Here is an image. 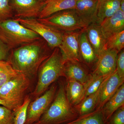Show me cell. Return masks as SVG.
<instances>
[{
	"instance_id": "obj_6",
	"label": "cell",
	"mask_w": 124,
	"mask_h": 124,
	"mask_svg": "<svg viewBox=\"0 0 124 124\" xmlns=\"http://www.w3.org/2000/svg\"><path fill=\"white\" fill-rule=\"evenodd\" d=\"M39 22L63 32L80 31L86 28L75 9L59 11Z\"/></svg>"
},
{
	"instance_id": "obj_1",
	"label": "cell",
	"mask_w": 124,
	"mask_h": 124,
	"mask_svg": "<svg viewBox=\"0 0 124 124\" xmlns=\"http://www.w3.org/2000/svg\"><path fill=\"white\" fill-rule=\"evenodd\" d=\"M53 50L41 38L14 49L7 61L14 69L30 79L38 73L40 66Z\"/></svg>"
},
{
	"instance_id": "obj_19",
	"label": "cell",
	"mask_w": 124,
	"mask_h": 124,
	"mask_svg": "<svg viewBox=\"0 0 124 124\" xmlns=\"http://www.w3.org/2000/svg\"><path fill=\"white\" fill-rule=\"evenodd\" d=\"M65 90L68 100L73 107L79 105L84 99L85 87L78 81L67 80Z\"/></svg>"
},
{
	"instance_id": "obj_20",
	"label": "cell",
	"mask_w": 124,
	"mask_h": 124,
	"mask_svg": "<svg viewBox=\"0 0 124 124\" xmlns=\"http://www.w3.org/2000/svg\"><path fill=\"white\" fill-rule=\"evenodd\" d=\"M123 106H124V84L104 104L101 110L105 122L110 119L116 110Z\"/></svg>"
},
{
	"instance_id": "obj_15",
	"label": "cell",
	"mask_w": 124,
	"mask_h": 124,
	"mask_svg": "<svg viewBox=\"0 0 124 124\" xmlns=\"http://www.w3.org/2000/svg\"><path fill=\"white\" fill-rule=\"evenodd\" d=\"M80 62L67 60L64 64L65 77L67 80H73L85 85L91 78L86 69Z\"/></svg>"
},
{
	"instance_id": "obj_7",
	"label": "cell",
	"mask_w": 124,
	"mask_h": 124,
	"mask_svg": "<svg viewBox=\"0 0 124 124\" xmlns=\"http://www.w3.org/2000/svg\"><path fill=\"white\" fill-rule=\"evenodd\" d=\"M15 19L23 26L38 34L52 50L60 46L64 32L44 24L35 18H17Z\"/></svg>"
},
{
	"instance_id": "obj_12",
	"label": "cell",
	"mask_w": 124,
	"mask_h": 124,
	"mask_svg": "<svg viewBox=\"0 0 124 124\" xmlns=\"http://www.w3.org/2000/svg\"><path fill=\"white\" fill-rule=\"evenodd\" d=\"M118 52L115 50L106 49L98 57L93 74L107 77L114 73L116 69Z\"/></svg>"
},
{
	"instance_id": "obj_31",
	"label": "cell",
	"mask_w": 124,
	"mask_h": 124,
	"mask_svg": "<svg viewBox=\"0 0 124 124\" xmlns=\"http://www.w3.org/2000/svg\"><path fill=\"white\" fill-rule=\"evenodd\" d=\"M116 71L120 77L124 78V50L119 52L116 60Z\"/></svg>"
},
{
	"instance_id": "obj_17",
	"label": "cell",
	"mask_w": 124,
	"mask_h": 124,
	"mask_svg": "<svg viewBox=\"0 0 124 124\" xmlns=\"http://www.w3.org/2000/svg\"><path fill=\"white\" fill-rule=\"evenodd\" d=\"M77 0H46L38 19H43L59 11L75 9Z\"/></svg>"
},
{
	"instance_id": "obj_32",
	"label": "cell",
	"mask_w": 124,
	"mask_h": 124,
	"mask_svg": "<svg viewBox=\"0 0 124 124\" xmlns=\"http://www.w3.org/2000/svg\"><path fill=\"white\" fill-rule=\"evenodd\" d=\"M10 49L0 38V61H6L8 58Z\"/></svg>"
},
{
	"instance_id": "obj_33",
	"label": "cell",
	"mask_w": 124,
	"mask_h": 124,
	"mask_svg": "<svg viewBox=\"0 0 124 124\" xmlns=\"http://www.w3.org/2000/svg\"><path fill=\"white\" fill-rule=\"evenodd\" d=\"M120 9L124 12V0H122L121 2Z\"/></svg>"
},
{
	"instance_id": "obj_18",
	"label": "cell",
	"mask_w": 124,
	"mask_h": 124,
	"mask_svg": "<svg viewBox=\"0 0 124 124\" xmlns=\"http://www.w3.org/2000/svg\"><path fill=\"white\" fill-rule=\"evenodd\" d=\"M79 48L81 62L89 67L95 65L98 57L87 39L84 29L82 30L80 33Z\"/></svg>"
},
{
	"instance_id": "obj_29",
	"label": "cell",
	"mask_w": 124,
	"mask_h": 124,
	"mask_svg": "<svg viewBox=\"0 0 124 124\" xmlns=\"http://www.w3.org/2000/svg\"><path fill=\"white\" fill-rule=\"evenodd\" d=\"M13 111L6 107L0 106V124H14Z\"/></svg>"
},
{
	"instance_id": "obj_4",
	"label": "cell",
	"mask_w": 124,
	"mask_h": 124,
	"mask_svg": "<svg viewBox=\"0 0 124 124\" xmlns=\"http://www.w3.org/2000/svg\"><path fill=\"white\" fill-rule=\"evenodd\" d=\"M0 38L10 50L42 38L15 19H9L0 21Z\"/></svg>"
},
{
	"instance_id": "obj_21",
	"label": "cell",
	"mask_w": 124,
	"mask_h": 124,
	"mask_svg": "<svg viewBox=\"0 0 124 124\" xmlns=\"http://www.w3.org/2000/svg\"><path fill=\"white\" fill-rule=\"evenodd\" d=\"M122 0H99L97 23L100 24L105 19L113 15L120 9Z\"/></svg>"
},
{
	"instance_id": "obj_3",
	"label": "cell",
	"mask_w": 124,
	"mask_h": 124,
	"mask_svg": "<svg viewBox=\"0 0 124 124\" xmlns=\"http://www.w3.org/2000/svg\"><path fill=\"white\" fill-rule=\"evenodd\" d=\"M79 115L68 100L62 82L48 109L37 122L33 124H63L77 118Z\"/></svg>"
},
{
	"instance_id": "obj_34",
	"label": "cell",
	"mask_w": 124,
	"mask_h": 124,
	"mask_svg": "<svg viewBox=\"0 0 124 124\" xmlns=\"http://www.w3.org/2000/svg\"><path fill=\"white\" fill-rule=\"evenodd\" d=\"M0 104L1 105H2V106H5V104L4 102L1 100L0 98Z\"/></svg>"
},
{
	"instance_id": "obj_27",
	"label": "cell",
	"mask_w": 124,
	"mask_h": 124,
	"mask_svg": "<svg viewBox=\"0 0 124 124\" xmlns=\"http://www.w3.org/2000/svg\"><path fill=\"white\" fill-rule=\"evenodd\" d=\"M124 31L112 36L107 40L106 49L115 50L118 53L124 49Z\"/></svg>"
},
{
	"instance_id": "obj_16",
	"label": "cell",
	"mask_w": 124,
	"mask_h": 124,
	"mask_svg": "<svg viewBox=\"0 0 124 124\" xmlns=\"http://www.w3.org/2000/svg\"><path fill=\"white\" fill-rule=\"evenodd\" d=\"M84 31L89 42L98 57L102 51L106 49L107 41L100 25L96 23H93L86 27Z\"/></svg>"
},
{
	"instance_id": "obj_11",
	"label": "cell",
	"mask_w": 124,
	"mask_h": 124,
	"mask_svg": "<svg viewBox=\"0 0 124 124\" xmlns=\"http://www.w3.org/2000/svg\"><path fill=\"white\" fill-rule=\"evenodd\" d=\"M124 78L120 77L116 71L107 78L102 85L95 110H101L104 104L124 84Z\"/></svg>"
},
{
	"instance_id": "obj_13",
	"label": "cell",
	"mask_w": 124,
	"mask_h": 124,
	"mask_svg": "<svg viewBox=\"0 0 124 124\" xmlns=\"http://www.w3.org/2000/svg\"><path fill=\"white\" fill-rule=\"evenodd\" d=\"M99 0H77L76 13L85 27L97 23V14Z\"/></svg>"
},
{
	"instance_id": "obj_30",
	"label": "cell",
	"mask_w": 124,
	"mask_h": 124,
	"mask_svg": "<svg viewBox=\"0 0 124 124\" xmlns=\"http://www.w3.org/2000/svg\"><path fill=\"white\" fill-rule=\"evenodd\" d=\"M106 124H124V106L116 110Z\"/></svg>"
},
{
	"instance_id": "obj_5",
	"label": "cell",
	"mask_w": 124,
	"mask_h": 124,
	"mask_svg": "<svg viewBox=\"0 0 124 124\" xmlns=\"http://www.w3.org/2000/svg\"><path fill=\"white\" fill-rule=\"evenodd\" d=\"M30 85V79L20 73L1 87L0 98L4 102L5 107L13 111L21 106Z\"/></svg>"
},
{
	"instance_id": "obj_14",
	"label": "cell",
	"mask_w": 124,
	"mask_h": 124,
	"mask_svg": "<svg viewBox=\"0 0 124 124\" xmlns=\"http://www.w3.org/2000/svg\"><path fill=\"white\" fill-rule=\"evenodd\" d=\"M99 25L105 39H108L124 31V12L119 10L113 15L105 19Z\"/></svg>"
},
{
	"instance_id": "obj_35",
	"label": "cell",
	"mask_w": 124,
	"mask_h": 124,
	"mask_svg": "<svg viewBox=\"0 0 124 124\" xmlns=\"http://www.w3.org/2000/svg\"><path fill=\"white\" fill-rule=\"evenodd\" d=\"M40 0L42 1H46V0Z\"/></svg>"
},
{
	"instance_id": "obj_25",
	"label": "cell",
	"mask_w": 124,
	"mask_h": 124,
	"mask_svg": "<svg viewBox=\"0 0 124 124\" xmlns=\"http://www.w3.org/2000/svg\"><path fill=\"white\" fill-rule=\"evenodd\" d=\"M31 102L29 96L26 95L23 104L13 111L14 116V124H24L26 119L28 108Z\"/></svg>"
},
{
	"instance_id": "obj_9",
	"label": "cell",
	"mask_w": 124,
	"mask_h": 124,
	"mask_svg": "<svg viewBox=\"0 0 124 124\" xmlns=\"http://www.w3.org/2000/svg\"><path fill=\"white\" fill-rule=\"evenodd\" d=\"M81 31L63 32L62 43L59 48L65 61L70 60L81 62L79 36Z\"/></svg>"
},
{
	"instance_id": "obj_8",
	"label": "cell",
	"mask_w": 124,
	"mask_h": 124,
	"mask_svg": "<svg viewBox=\"0 0 124 124\" xmlns=\"http://www.w3.org/2000/svg\"><path fill=\"white\" fill-rule=\"evenodd\" d=\"M57 90V85H53L43 94L30 103L24 124H33L39 120L53 101Z\"/></svg>"
},
{
	"instance_id": "obj_24",
	"label": "cell",
	"mask_w": 124,
	"mask_h": 124,
	"mask_svg": "<svg viewBox=\"0 0 124 124\" xmlns=\"http://www.w3.org/2000/svg\"><path fill=\"white\" fill-rule=\"evenodd\" d=\"M20 73L8 61H0V88Z\"/></svg>"
},
{
	"instance_id": "obj_2",
	"label": "cell",
	"mask_w": 124,
	"mask_h": 124,
	"mask_svg": "<svg viewBox=\"0 0 124 124\" xmlns=\"http://www.w3.org/2000/svg\"><path fill=\"white\" fill-rule=\"evenodd\" d=\"M66 62L59 47L54 49L38 69V82L32 93L33 97L36 98L39 97L58 78L60 77H65L64 69Z\"/></svg>"
},
{
	"instance_id": "obj_10",
	"label": "cell",
	"mask_w": 124,
	"mask_h": 124,
	"mask_svg": "<svg viewBox=\"0 0 124 124\" xmlns=\"http://www.w3.org/2000/svg\"><path fill=\"white\" fill-rule=\"evenodd\" d=\"M15 17L21 18H36L39 17L45 5L40 0H10Z\"/></svg>"
},
{
	"instance_id": "obj_22",
	"label": "cell",
	"mask_w": 124,
	"mask_h": 124,
	"mask_svg": "<svg viewBox=\"0 0 124 124\" xmlns=\"http://www.w3.org/2000/svg\"><path fill=\"white\" fill-rule=\"evenodd\" d=\"M104 81L97 91L86 97L80 104L74 107L79 116L88 114L95 110L99 96Z\"/></svg>"
},
{
	"instance_id": "obj_28",
	"label": "cell",
	"mask_w": 124,
	"mask_h": 124,
	"mask_svg": "<svg viewBox=\"0 0 124 124\" xmlns=\"http://www.w3.org/2000/svg\"><path fill=\"white\" fill-rule=\"evenodd\" d=\"M13 11L10 0H0V21L11 19Z\"/></svg>"
},
{
	"instance_id": "obj_26",
	"label": "cell",
	"mask_w": 124,
	"mask_h": 124,
	"mask_svg": "<svg viewBox=\"0 0 124 124\" xmlns=\"http://www.w3.org/2000/svg\"><path fill=\"white\" fill-rule=\"evenodd\" d=\"M108 77H102L93 73L90 80L85 85V94L84 99L86 97L97 91L104 80Z\"/></svg>"
},
{
	"instance_id": "obj_23",
	"label": "cell",
	"mask_w": 124,
	"mask_h": 124,
	"mask_svg": "<svg viewBox=\"0 0 124 124\" xmlns=\"http://www.w3.org/2000/svg\"><path fill=\"white\" fill-rule=\"evenodd\" d=\"M63 124H106L101 111L95 110L91 113L80 116L72 121Z\"/></svg>"
}]
</instances>
